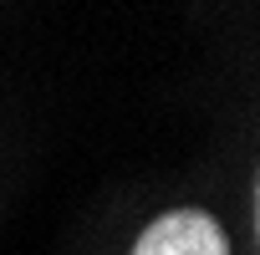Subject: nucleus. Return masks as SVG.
Here are the masks:
<instances>
[{
    "instance_id": "f257e3e1",
    "label": "nucleus",
    "mask_w": 260,
    "mask_h": 255,
    "mask_svg": "<svg viewBox=\"0 0 260 255\" xmlns=\"http://www.w3.org/2000/svg\"><path fill=\"white\" fill-rule=\"evenodd\" d=\"M133 255H230V235L204 209H169L138 235Z\"/></svg>"
}]
</instances>
